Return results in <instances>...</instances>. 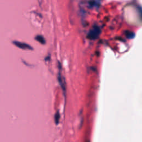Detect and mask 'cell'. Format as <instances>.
<instances>
[{"mask_svg":"<svg viewBox=\"0 0 142 142\" xmlns=\"http://www.w3.org/2000/svg\"><path fill=\"white\" fill-rule=\"evenodd\" d=\"M13 44H14L18 48H20L21 49L23 50H32L33 48L32 46L29 44L24 43V42H21L19 41H13L12 42Z\"/></svg>","mask_w":142,"mask_h":142,"instance_id":"cell-1","label":"cell"},{"mask_svg":"<svg viewBox=\"0 0 142 142\" xmlns=\"http://www.w3.org/2000/svg\"><path fill=\"white\" fill-rule=\"evenodd\" d=\"M35 39L37 41L39 42L40 43H41V44H45V43H46L45 39H44V37L41 35H37V36H36L35 37Z\"/></svg>","mask_w":142,"mask_h":142,"instance_id":"cell-2","label":"cell"}]
</instances>
